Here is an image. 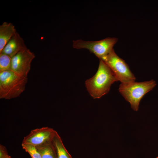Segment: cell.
<instances>
[{"mask_svg": "<svg viewBox=\"0 0 158 158\" xmlns=\"http://www.w3.org/2000/svg\"><path fill=\"white\" fill-rule=\"evenodd\" d=\"M156 158H158V157H157Z\"/></svg>", "mask_w": 158, "mask_h": 158, "instance_id": "16", "label": "cell"}, {"mask_svg": "<svg viewBox=\"0 0 158 158\" xmlns=\"http://www.w3.org/2000/svg\"><path fill=\"white\" fill-rule=\"evenodd\" d=\"M36 147L42 158H57L55 148L52 141Z\"/></svg>", "mask_w": 158, "mask_h": 158, "instance_id": "11", "label": "cell"}, {"mask_svg": "<svg viewBox=\"0 0 158 158\" xmlns=\"http://www.w3.org/2000/svg\"><path fill=\"white\" fill-rule=\"evenodd\" d=\"M8 155L6 147L4 146L0 145V158H3Z\"/></svg>", "mask_w": 158, "mask_h": 158, "instance_id": "14", "label": "cell"}, {"mask_svg": "<svg viewBox=\"0 0 158 158\" xmlns=\"http://www.w3.org/2000/svg\"><path fill=\"white\" fill-rule=\"evenodd\" d=\"M118 79L109 67L99 59L98 70L95 74L85 82L87 89L94 99H99L107 94L111 85Z\"/></svg>", "mask_w": 158, "mask_h": 158, "instance_id": "1", "label": "cell"}, {"mask_svg": "<svg viewBox=\"0 0 158 158\" xmlns=\"http://www.w3.org/2000/svg\"><path fill=\"white\" fill-rule=\"evenodd\" d=\"M3 158H11V157L10 156L8 155V156L5 157Z\"/></svg>", "mask_w": 158, "mask_h": 158, "instance_id": "15", "label": "cell"}, {"mask_svg": "<svg viewBox=\"0 0 158 158\" xmlns=\"http://www.w3.org/2000/svg\"><path fill=\"white\" fill-rule=\"evenodd\" d=\"M11 58L9 56L0 54V72L11 70Z\"/></svg>", "mask_w": 158, "mask_h": 158, "instance_id": "12", "label": "cell"}, {"mask_svg": "<svg viewBox=\"0 0 158 158\" xmlns=\"http://www.w3.org/2000/svg\"><path fill=\"white\" fill-rule=\"evenodd\" d=\"M52 141L55 148L57 158H72L64 146L60 136L56 131Z\"/></svg>", "mask_w": 158, "mask_h": 158, "instance_id": "10", "label": "cell"}, {"mask_svg": "<svg viewBox=\"0 0 158 158\" xmlns=\"http://www.w3.org/2000/svg\"><path fill=\"white\" fill-rule=\"evenodd\" d=\"M117 41L118 39L114 37H108L95 41L78 40L73 41V47L77 49H87L100 59L107 56L113 49V47Z\"/></svg>", "mask_w": 158, "mask_h": 158, "instance_id": "5", "label": "cell"}, {"mask_svg": "<svg viewBox=\"0 0 158 158\" xmlns=\"http://www.w3.org/2000/svg\"><path fill=\"white\" fill-rule=\"evenodd\" d=\"M28 77H21L11 70L0 72V98L18 97L24 91Z\"/></svg>", "mask_w": 158, "mask_h": 158, "instance_id": "2", "label": "cell"}, {"mask_svg": "<svg viewBox=\"0 0 158 158\" xmlns=\"http://www.w3.org/2000/svg\"><path fill=\"white\" fill-rule=\"evenodd\" d=\"M26 47L23 39L17 32L6 44L0 54H4L12 58Z\"/></svg>", "mask_w": 158, "mask_h": 158, "instance_id": "8", "label": "cell"}, {"mask_svg": "<svg viewBox=\"0 0 158 158\" xmlns=\"http://www.w3.org/2000/svg\"><path fill=\"white\" fill-rule=\"evenodd\" d=\"M17 32L15 26L11 23L4 22L0 25V53Z\"/></svg>", "mask_w": 158, "mask_h": 158, "instance_id": "9", "label": "cell"}, {"mask_svg": "<svg viewBox=\"0 0 158 158\" xmlns=\"http://www.w3.org/2000/svg\"><path fill=\"white\" fill-rule=\"evenodd\" d=\"M100 59L102 60L107 64L121 83L135 81L136 80L128 65L116 54L114 49Z\"/></svg>", "mask_w": 158, "mask_h": 158, "instance_id": "4", "label": "cell"}, {"mask_svg": "<svg viewBox=\"0 0 158 158\" xmlns=\"http://www.w3.org/2000/svg\"><path fill=\"white\" fill-rule=\"evenodd\" d=\"M35 57L34 53L25 47L11 58V70L21 77H27Z\"/></svg>", "mask_w": 158, "mask_h": 158, "instance_id": "6", "label": "cell"}, {"mask_svg": "<svg viewBox=\"0 0 158 158\" xmlns=\"http://www.w3.org/2000/svg\"><path fill=\"white\" fill-rule=\"evenodd\" d=\"M56 131L53 128L47 127L35 129L24 137L22 142L35 146L40 145L52 141Z\"/></svg>", "mask_w": 158, "mask_h": 158, "instance_id": "7", "label": "cell"}, {"mask_svg": "<svg viewBox=\"0 0 158 158\" xmlns=\"http://www.w3.org/2000/svg\"><path fill=\"white\" fill-rule=\"evenodd\" d=\"M153 80L140 82L135 81L121 83L119 92L135 111L138 110L140 102L144 95L152 90L156 85Z\"/></svg>", "mask_w": 158, "mask_h": 158, "instance_id": "3", "label": "cell"}, {"mask_svg": "<svg viewBox=\"0 0 158 158\" xmlns=\"http://www.w3.org/2000/svg\"><path fill=\"white\" fill-rule=\"evenodd\" d=\"M22 148L28 152L32 158H42L36 146L32 144L22 142Z\"/></svg>", "mask_w": 158, "mask_h": 158, "instance_id": "13", "label": "cell"}]
</instances>
